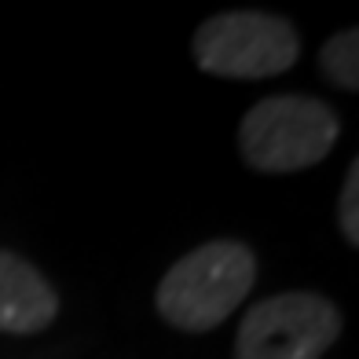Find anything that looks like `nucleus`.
I'll list each match as a JSON object with an SVG mask.
<instances>
[{"instance_id": "obj_4", "label": "nucleus", "mask_w": 359, "mask_h": 359, "mask_svg": "<svg viewBox=\"0 0 359 359\" xmlns=\"http://www.w3.org/2000/svg\"><path fill=\"white\" fill-rule=\"evenodd\" d=\"M337 337V304L312 290H290L253 304L242 316L235 359H323Z\"/></svg>"}, {"instance_id": "obj_7", "label": "nucleus", "mask_w": 359, "mask_h": 359, "mask_svg": "<svg viewBox=\"0 0 359 359\" xmlns=\"http://www.w3.org/2000/svg\"><path fill=\"white\" fill-rule=\"evenodd\" d=\"M359 161H352L345 172V184H341V198H337V224L341 235H345L348 246H359Z\"/></svg>"}, {"instance_id": "obj_3", "label": "nucleus", "mask_w": 359, "mask_h": 359, "mask_svg": "<svg viewBox=\"0 0 359 359\" xmlns=\"http://www.w3.org/2000/svg\"><path fill=\"white\" fill-rule=\"evenodd\" d=\"M194 62L231 81H264L286 74L301 55V37L268 11H217L191 37Z\"/></svg>"}, {"instance_id": "obj_5", "label": "nucleus", "mask_w": 359, "mask_h": 359, "mask_svg": "<svg viewBox=\"0 0 359 359\" xmlns=\"http://www.w3.org/2000/svg\"><path fill=\"white\" fill-rule=\"evenodd\" d=\"M59 316V293L19 253L0 250V334L29 337Z\"/></svg>"}, {"instance_id": "obj_2", "label": "nucleus", "mask_w": 359, "mask_h": 359, "mask_svg": "<svg viewBox=\"0 0 359 359\" xmlns=\"http://www.w3.org/2000/svg\"><path fill=\"white\" fill-rule=\"evenodd\" d=\"M337 114L312 95H268L238 125V151L253 172H301L334 151Z\"/></svg>"}, {"instance_id": "obj_1", "label": "nucleus", "mask_w": 359, "mask_h": 359, "mask_svg": "<svg viewBox=\"0 0 359 359\" xmlns=\"http://www.w3.org/2000/svg\"><path fill=\"white\" fill-rule=\"evenodd\" d=\"M257 283V257L238 238H213L187 250L161 275L154 308L176 330L205 334L220 326L250 297Z\"/></svg>"}, {"instance_id": "obj_6", "label": "nucleus", "mask_w": 359, "mask_h": 359, "mask_svg": "<svg viewBox=\"0 0 359 359\" xmlns=\"http://www.w3.org/2000/svg\"><path fill=\"white\" fill-rule=\"evenodd\" d=\"M319 67L330 85L341 92H355L359 88V34L355 29H341L319 52Z\"/></svg>"}]
</instances>
